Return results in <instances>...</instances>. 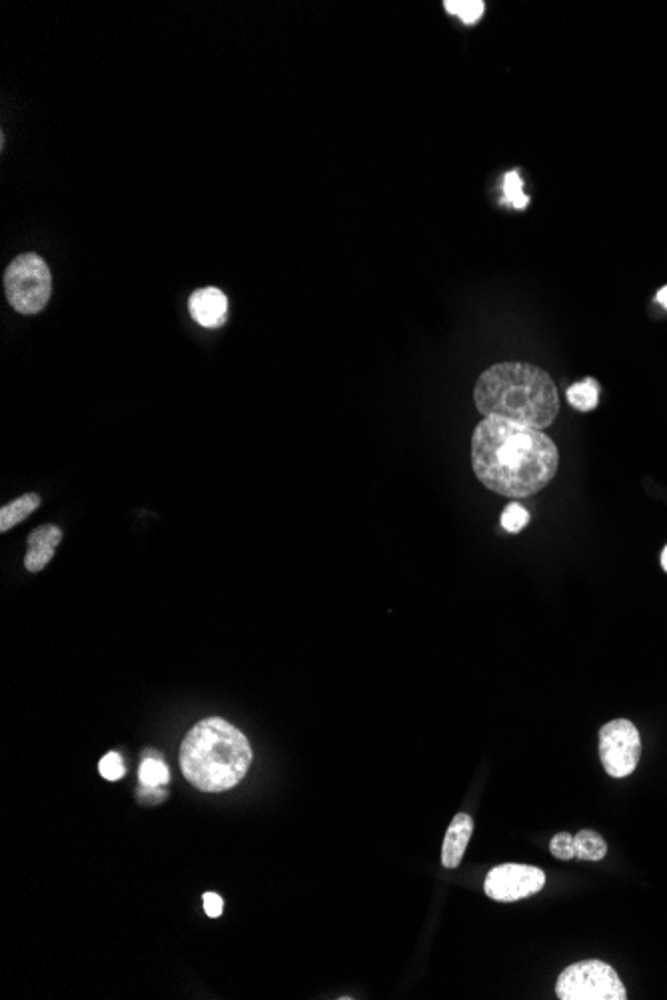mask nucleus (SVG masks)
Masks as SVG:
<instances>
[{
	"label": "nucleus",
	"instance_id": "nucleus-17",
	"mask_svg": "<svg viewBox=\"0 0 667 1000\" xmlns=\"http://www.w3.org/2000/svg\"><path fill=\"white\" fill-rule=\"evenodd\" d=\"M530 523V513L520 503H510L502 513V527L510 533L522 531Z\"/></svg>",
	"mask_w": 667,
	"mask_h": 1000
},
{
	"label": "nucleus",
	"instance_id": "nucleus-12",
	"mask_svg": "<svg viewBox=\"0 0 667 1000\" xmlns=\"http://www.w3.org/2000/svg\"><path fill=\"white\" fill-rule=\"evenodd\" d=\"M576 857L582 861H602L608 853V843L596 831L584 829L574 837Z\"/></svg>",
	"mask_w": 667,
	"mask_h": 1000
},
{
	"label": "nucleus",
	"instance_id": "nucleus-6",
	"mask_svg": "<svg viewBox=\"0 0 667 1000\" xmlns=\"http://www.w3.org/2000/svg\"><path fill=\"white\" fill-rule=\"evenodd\" d=\"M642 757V737L628 719H614L600 729V759L606 773L624 779L636 771Z\"/></svg>",
	"mask_w": 667,
	"mask_h": 1000
},
{
	"label": "nucleus",
	"instance_id": "nucleus-2",
	"mask_svg": "<svg viewBox=\"0 0 667 1000\" xmlns=\"http://www.w3.org/2000/svg\"><path fill=\"white\" fill-rule=\"evenodd\" d=\"M474 400L486 418L496 416L536 430L548 428L560 412L558 390L550 374L524 362L488 368L476 384Z\"/></svg>",
	"mask_w": 667,
	"mask_h": 1000
},
{
	"label": "nucleus",
	"instance_id": "nucleus-22",
	"mask_svg": "<svg viewBox=\"0 0 667 1000\" xmlns=\"http://www.w3.org/2000/svg\"><path fill=\"white\" fill-rule=\"evenodd\" d=\"M664 308L667 310V286H664L660 292H658V298H656Z\"/></svg>",
	"mask_w": 667,
	"mask_h": 1000
},
{
	"label": "nucleus",
	"instance_id": "nucleus-3",
	"mask_svg": "<svg viewBox=\"0 0 667 1000\" xmlns=\"http://www.w3.org/2000/svg\"><path fill=\"white\" fill-rule=\"evenodd\" d=\"M252 765V747L244 733L220 717L194 725L180 747L184 777L204 793L236 787Z\"/></svg>",
	"mask_w": 667,
	"mask_h": 1000
},
{
	"label": "nucleus",
	"instance_id": "nucleus-10",
	"mask_svg": "<svg viewBox=\"0 0 667 1000\" xmlns=\"http://www.w3.org/2000/svg\"><path fill=\"white\" fill-rule=\"evenodd\" d=\"M472 831H474V821L470 815L466 813H458L452 821V825L448 827V833H446V839H444V845H442V865L444 869H458L462 859H464V853H466V847L470 843V837H472Z\"/></svg>",
	"mask_w": 667,
	"mask_h": 1000
},
{
	"label": "nucleus",
	"instance_id": "nucleus-1",
	"mask_svg": "<svg viewBox=\"0 0 667 1000\" xmlns=\"http://www.w3.org/2000/svg\"><path fill=\"white\" fill-rule=\"evenodd\" d=\"M560 466L556 444L542 432L490 416L472 436V468L492 492L524 500L542 492Z\"/></svg>",
	"mask_w": 667,
	"mask_h": 1000
},
{
	"label": "nucleus",
	"instance_id": "nucleus-19",
	"mask_svg": "<svg viewBox=\"0 0 667 1000\" xmlns=\"http://www.w3.org/2000/svg\"><path fill=\"white\" fill-rule=\"evenodd\" d=\"M550 851L556 859H562V861H570L576 857V843H574V837L570 833H558L552 843H550Z\"/></svg>",
	"mask_w": 667,
	"mask_h": 1000
},
{
	"label": "nucleus",
	"instance_id": "nucleus-16",
	"mask_svg": "<svg viewBox=\"0 0 667 1000\" xmlns=\"http://www.w3.org/2000/svg\"><path fill=\"white\" fill-rule=\"evenodd\" d=\"M504 198L516 210H524L530 204V198L524 194L522 178H520L518 170H512V172L506 174V178H504Z\"/></svg>",
	"mask_w": 667,
	"mask_h": 1000
},
{
	"label": "nucleus",
	"instance_id": "nucleus-9",
	"mask_svg": "<svg viewBox=\"0 0 667 1000\" xmlns=\"http://www.w3.org/2000/svg\"><path fill=\"white\" fill-rule=\"evenodd\" d=\"M190 316L204 328L224 324L228 312V298L218 288H202L190 296Z\"/></svg>",
	"mask_w": 667,
	"mask_h": 1000
},
{
	"label": "nucleus",
	"instance_id": "nucleus-23",
	"mask_svg": "<svg viewBox=\"0 0 667 1000\" xmlns=\"http://www.w3.org/2000/svg\"><path fill=\"white\" fill-rule=\"evenodd\" d=\"M662 567H664V571L667 573V545L664 547V551H662Z\"/></svg>",
	"mask_w": 667,
	"mask_h": 1000
},
{
	"label": "nucleus",
	"instance_id": "nucleus-15",
	"mask_svg": "<svg viewBox=\"0 0 667 1000\" xmlns=\"http://www.w3.org/2000/svg\"><path fill=\"white\" fill-rule=\"evenodd\" d=\"M444 8L466 24H476L484 16L486 4L482 0H446Z\"/></svg>",
	"mask_w": 667,
	"mask_h": 1000
},
{
	"label": "nucleus",
	"instance_id": "nucleus-21",
	"mask_svg": "<svg viewBox=\"0 0 667 1000\" xmlns=\"http://www.w3.org/2000/svg\"><path fill=\"white\" fill-rule=\"evenodd\" d=\"M202 901H204V911H206V915H208L210 919H216V917H220V915H222V911H224V901H222L216 893H206V895L202 897Z\"/></svg>",
	"mask_w": 667,
	"mask_h": 1000
},
{
	"label": "nucleus",
	"instance_id": "nucleus-11",
	"mask_svg": "<svg viewBox=\"0 0 667 1000\" xmlns=\"http://www.w3.org/2000/svg\"><path fill=\"white\" fill-rule=\"evenodd\" d=\"M40 498L36 494H24L0 509V531H8L10 527L18 525L22 519H26L34 509H38Z\"/></svg>",
	"mask_w": 667,
	"mask_h": 1000
},
{
	"label": "nucleus",
	"instance_id": "nucleus-20",
	"mask_svg": "<svg viewBox=\"0 0 667 1000\" xmlns=\"http://www.w3.org/2000/svg\"><path fill=\"white\" fill-rule=\"evenodd\" d=\"M138 799L144 803V805H158L166 799V791L160 789V787H146L142 785V789H138Z\"/></svg>",
	"mask_w": 667,
	"mask_h": 1000
},
{
	"label": "nucleus",
	"instance_id": "nucleus-13",
	"mask_svg": "<svg viewBox=\"0 0 667 1000\" xmlns=\"http://www.w3.org/2000/svg\"><path fill=\"white\" fill-rule=\"evenodd\" d=\"M568 400L576 410L592 412L600 402V384L594 378H586L568 390Z\"/></svg>",
	"mask_w": 667,
	"mask_h": 1000
},
{
	"label": "nucleus",
	"instance_id": "nucleus-14",
	"mask_svg": "<svg viewBox=\"0 0 667 1000\" xmlns=\"http://www.w3.org/2000/svg\"><path fill=\"white\" fill-rule=\"evenodd\" d=\"M138 779L146 787H164L170 781V773H168V767L164 765V761L156 755V757H146L142 761L140 771H138Z\"/></svg>",
	"mask_w": 667,
	"mask_h": 1000
},
{
	"label": "nucleus",
	"instance_id": "nucleus-18",
	"mask_svg": "<svg viewBox=\"0 0 667 1000\" xmlns=\"http://www.w3.org/2000/svg\"><path fill=\"white\" fill-rule=\"evenodd\" d=\"M98 771L100 775L106 779V781H118L124 777L126 773V767L122 763V757L118 753H108L100 759V765H98Z\"/></svg>",
	"mask_w": 667,
	"mask_h": 1000
},
{
	"label": "nucleus",
	"instance_id": "nucleus-5",
	"mask_svg": "<svg viewBox=\"0 0 667 1000\" xmlns=\"http://www.w3.org/2000/svg\"><path fill=\"white\" fill-rule=\"evenodd\" d=\"M556 995L560 1000L628 999V991L620 981V975L602 961L570 965L558 979Z\"/></svg>",
	"mask_w": 667,
	"mask_h": 1000
},
{
	"label": "nucleus",
	"instance_id": "nucleus-8",
	"mask_svg": "<svg viewBox=\"0 0 667 1000\" xmlns=\"http://www.w3.org/2000/svg\"><path fill=\"white\" fill-rule=\"evenodd\" d=\"M60 541H62V531L52 523H44L32 529V533L28 535V551L24 557V567L32 573L42 571L54 557L56 545Z\"/></svg>",
	"mask_w": 667,
	"mask_h": 1000
},
{
	"label": "nucleus",
	"instance_id": "nucleus-4",
	"mask_svg": "<svg viewBox=\"0 0 667 1000\" xmlns=\"http://www.w3.org/2000/svg\"><path fill=\"white\" fill-rule=\"evenodd\" d=\"M6 300L18 314H38L50 300L52 276L46 262L26 252L14 258L4 272Z\"/></svg>",
	"mask_w": 667,
	"mask_h": 1000
},
{
	"label": "nucleus",
	"instance_id": "nucleus-7",
	"mask_svg": "<svg viewBox=\"0 0 667 1000\" xmlns=\"http://www.w3.org/2000/svg\"><path fill=\"white\" fill-rule=\"evenodd\" d=\"M544 885H546V875L542 869L508 863L488 873L484 889L492 901L514 903L534 897L544 889Z\"/></svg>",
	"mask_w": 667,
	"mask_h": 1000
}]
</instances>
